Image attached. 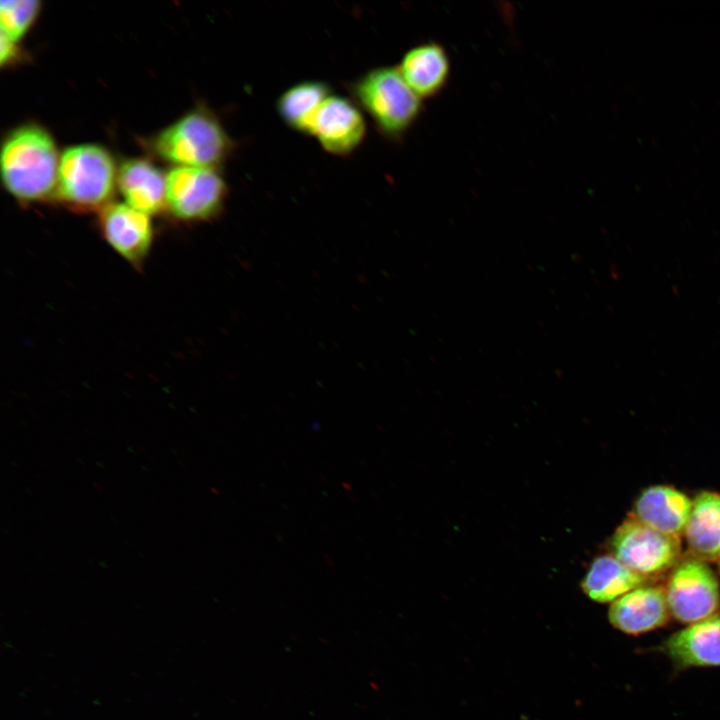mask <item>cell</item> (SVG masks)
Wrapping results in <instances>:
<instances>
[{"label": "cell", "instance_id": "cell-1", "mask_svg": "<svg viewBox=\"0 0 720 720\" xmlns=\"http://www.w3.org/2000/svg\"><path fill=\"white\" fill-rule=\"evenodd\" d=\"M60 155L51 134L35 123L20 125L1 146V179L17 200L35 202L55 197Z\"/></svg>", "mask_w": 720, "mask_h": 720}, {"label": "cell", "instance_id": "cell-2", "mask_svg": "<svg viewBox=\"0 0 720 720\" xmlns=\"http://www.w3.org/2000/svg\"><path fill=\"white\" fill-rule=\"evenodd\" d=\"M152 149L176 166L217 168L232 153L234 143L220 120L205 106H197L162 129Z\"/></svg>", "mask_w": 720, "mask_h": 720}, {"label": "cell", "instance_id": "cell-3", "mask_svg": "<svg viewBox=\"0 0 720 720\" xmlns=\"http://www.w3.org/2000/svg\"><path fill=\"white\" fill-rule=\"evenodd\" d=\"M352 100L368 114L386 138L400 140L423 112V102L407 85L397 67L373 68L349 85Z\"/></svg>", "mask_w": 720, "mask_h": 720}, {"label": "cell", "instance_id": "cell-4", "mask_svg": "<svg viewBox=\"0 0 720 720\" xmlns=\"http://www.w3.org/2000/svg\"><path fill=\"white\" fill-rule=\"evenodd\" d=\"M116 185L117 169L104 147L80 144L61 153L55 197L69 208L101 210L111 203Z\"/></svg>", "mask_w": 720, "mask_h": 720}, {"label": "cell", "instance_id": "cell-5", "mask_svg": "<svg viewBox=\"0 0 720 720\" xmlns=\"http://www.w3.org/2000/svg\"><path fill=\"white\" fill-rule=\"evenodd\" d=\"M227 184L216 168L176 166L166 175V208L184 221H207L224 207Z\"/></svg>", "mask_w": 720, "mask_h": 720}, {"label": "cell", "instance_id": "cell-6", "mask_svg": "<svg viewBox=\"0 0 720 720\" xmlns=\"http://www.w3.org/2000/svg\"><path fill=\"white\" fill-rule=\"evenodd\" d=\"M611 544L614 556L643 577L673 566L681 550L678 536L656 531L635 516L618 527Z\"/></svg>", "mask_w": 720, "mask_h": 720}, {"label": "cell", "instance_id": "cell-7", "mask_svg": "<svg viewBox=\"0 0 720 720\" xmlns=\"http://www.w3.org/2000/svg\"><path fill=\"white\" fill-rule=\"evenodd\" d=\"M670 613L683 623L693 624L715 614L720 606L718 581L702 561L689 559L674 570L666 589Z\"/></svg>", "mask_w": 720, "mask_h": 720}, {"label": "cell", "instance_id": "cell-8", "mask_svg": "<svg viewBox=\"0 0 720 720\" xmlns=\"http://www.w3.org/2000/svg\"><path fill=\"white\" fill-rule=\"evenodd\" d=\"M329 154L347 156L366 137V121L357 104L346 97L330 95L316 112L308 130Z\"/></svg>", "mask_w": 720, "mask_h": 720}, {"label": "cell", "instance_id": "cell-9", "mask_svg": "<svg viewBox=\"0 0 720 720\" xmlns=\"http://www.w3.org/2000/svg\"><path fill=\"white\" fill-rule=\"evenodd\" d=\"M99 227L104 239L120 256L136 266L143 263L154 237L148 214L126 203L111 202L100 210Z\"/></svg>", "mask_w": 720, "mask_h": 720}, {"label": "cell", "instance_id": "cell-10", "mask_svg": "<svg viewBox=\"0 0 720 720\" xmlns=\"http://www.w3.org/2000/svg\"><path fill=\"white\" fill-rule=\"evenodd\" d=\"M396 67L407 85L422 100L438 96L446 88L451 74L448 53L436 42L412 47Z\"/></svg>", "mask_w": 720, "mask_h": 720}, {"label": "cell", "instance_id": "cell-11", "mask_svg": "<svg viewBox=\"0 0 720 720\" xmlns=\"http://www.w3.org/2000/svg\"><path fill=\"white\" fill-rule=\"evenodd\" d=\"M670 610L665 592L659 587H638L615 600L609 620L618 630L641 634L664 625Z\"/></svg>", "mask_w": 720, "mask_h": 720}, {"label": "cell", "instance_id": "cell-12", "mask_svg": "<svg viewBox=\"0 0 720 720\" xmlns=\"http://www.w3.org/2000/svg\"><path fill=\"white\" fill-rule=\"evenodd\" d=\"M117 186L126 204L149 216L166 208V176L146 159L123 161L117 170Z\"/></svg>", "mask_w": 720, "mask_h": 720}, {"label": "cell", "instance_id": "cell-13", "mask_svg": "<svg viewBox=\"0 0 720 720\" xmlns=\"http://www.w3.org/2000/svg\"><path fill=\"white\" fill-rule=\"evenodd\" d=\"M692 501L682 492L669 486L645 489L635 502L634 516L667 535L678 536L685 531Z\"/></svg>", "mask_w": 720, "mask_h": 720}, {"label": "cell", "instance_id": "cell-14", "mask_svg": "<svg viewBox=\"0 0 720 720\" xmlns=\"http://www.w3.org/2000/svg\"><path fill=\"white\" fill-rule=\"evenodd\" d=\"M666 651L685 666H720V615L690 624L673 634Z\"/></svg>", "mask_w": 720, "mask_h": 720}, {"label": "cell", "instance_id": "cell-15", "mask_svg": "<svg viewBox=\"0 0 720 720\" xmlns=\"http://www.w3.org/2000/svg\"><path fill=\"white\" fill-rule=\"evenodd\" d=\"M685 536L691 550L703 559L720 556V495L703 491L692 502Z\"/></svg>", "mask_w": 720, "mask_h": 720}, {"label": "cell", "instance_id": "cell-16", "mask_svg": "<svg viewBox=\"0 0 720 720\" xmlns=\"http://www.w3.org/2000/svg\"><path fill=\"white\" fill-rule=\"evenodd\" d=\"M643 582V576L615 556L606 555L594 560L582 582V588L592 600L610 602L640 587Z\"/></svg>", "mask_w": 720, "mask_h": 720}, {"label": "cell", "instance_id": "cell-17", "mask_svg": "<svg viewBox=\"0 0 720 720\" xmlns=\"http://www.w3.org/2000/svg\"><path fill=\"white\" fill-rule=\"evenodd\" d=\"M331 95L329 85L322 81H302L286 89L277 99L276 110L291 129L308 134L311 122Z\"/></svg>", "mask_w": 720, "mask_h": 720}, {"label": "cell", "instance_id": "cell-18", "mask_svg": "<svg viewBox=\"0 0 720 720\" xmlns=\"http://www.w3.org/2000/svg\"><path fill=\"white\" fill-rule=\"evenodd\" d=\"M38 0H3L0 3L1 33L18 41L31 27L40 10Z\"/></svg>", "mask_w": 720, "mask_h": 720}, {"label": "cell", "instance_id": "cell-19", "mask_svg": "<svg viewBox=\"0 0 720 720\" xmlns=\"http://www.w3.org/2000/svg\"><path fill=\"white\" fill-rule=\"evenodd\" d=\"M16 41L1 33L0 37V64L4 66L11 63L18 56Z\"/></svg>", "mask_w": 720, "mask_h": 720}]
</instances>
